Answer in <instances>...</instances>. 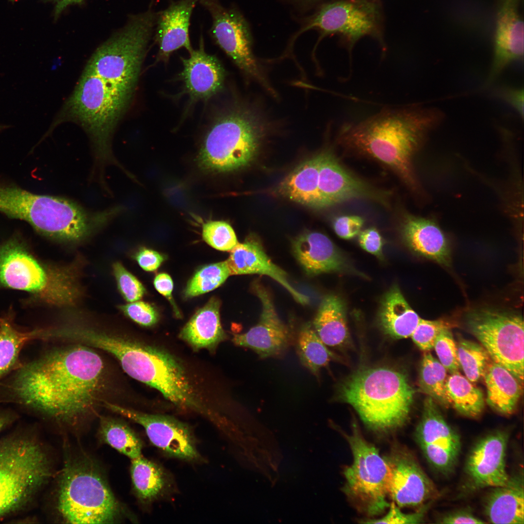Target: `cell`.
<instances>
[{
    "label": "cell",
    "instance_id": "6da1fadb",
    "mask_svg": "<svg viewBox=\"0 0 524 524\" xmlns=\"http://www.w3.org/2000/svg\"><path fill=\"white\" fill-rule=\"evenodd\" d=\"M90 347L74 344L21 365L5 384L2 401L73 425L96 410L105 375Z\"/></svg>",
    "mask_w": 524,
    "mask_h": 524
},
{
    "label": "cell",
    "instance_id": "7a4b0ae2",
    "mask_svg": "<svg viewBox=\"0 0 524 524\" xmlns=\"http://www.w3.org/2000/svg\"><path fill=\"white\" fill-rule=\"evenodd\" d=\"M444 117L442 110L434 107L386 109L345 126L341 140L390 167L408 185L414 186L412 156L426 134L441 124Z\"/></svg>",
    "mask_w": 524,
    "mask_h": 524
},
{
    "label": "cell",
    "instance_id": "3957f363",
    "mask_svg": "<svg viewBox=\"0 0 524 524\" xmlns=\"http://www.w3.org/2000/svg\"><path fill=\"white\" fill-rule=\"evenodd\" d=\"M133 95L101 78L85 67L75 89L51 123L45 136L65 122L80 125L90 141L94 159L90 179L101 188L107 185L105 170L115 165L130 176L115 157L112 139L118 122Z\"/></svg>",
    "mask_w": 524,
    "mask_h": 524
},
{
    "label": "cell",
    "instance_id": "277c9868",
    "mask_svg": "<svg viewBox=\"0 0 524 524\" xmlns=\"http://www.w3.org/2000/svg\"><path fill=\"white\" fill-rule=\"evenodd\" d=\"M415 391L407 376L387 367L360 370L341 386L340 396L363 422L377 431H388L408 421Z\"/></svg>",
    "mask_w": 524,
    "mask_h": 524
},
{
    "label": "cell",
    "instance_id": "5b68a950",
    "mask_svg": "<svg viewBox=\"0 0 524 524\" xmlns=\"http://www.w3.org/2000/svg\"><path fill=\"white\" fill-rule=\"evenodd\" d=\"M123 508L103 475L89 458H68L58 476L54 509L67 524H108L119 520Z\"/></svg>",
    "mask_w": 524,
    "mask_h": 524
},
{
    "label": "cell",
    "instance_id": "8992f818",
    "mask_svg": "<svg viewBox=\"0 0 524 524\" xmlns=\"http://www.w3.org/2000/svg\"><path fill=\"white\" fill-rule=\"evenodd\" d=\"M52 469L42 443L30 433L0 439V520L27 508L49 481Z\"/></svg>",
    "mask_w": 524,
    "mask_h": 524
},
{
    "label": "cell",
    "instance_id": "52a82bcc",
    "mask_svg": "<svg viewBox=\"0 0 524 524\" xmlns=\"http://www.w3.org/2000/svg\"><path fill=\"white\" fill-rule=\"evenodd\" d=\"M267 124L249 105L229 111L217 118L208 131L199 154L200 165L216 173L247 165L257 154Z\"/></svg>",
    "mask_w": 524,
    "mask_h": 524
},
{
    "label": "cell",
    "instance_id": "ba28073f",
    "mask_svg": "<svg viewBox=\"0 0 524 524\" xmlns=\"http://www.w3.org/2000/svg\"><path fill=\"white\" fill-rule=\"evenodd\" d=\"M157 12L152 7L131 16L127 24L94 51L85 67L134 94L141 66L154 34Z\"/></svg>",
    "mask_w": 524,
    "mask_h": 524
},
{
    "label": "cell",
    "instance_id": "9c48e42d",
    "mask_svg": "<svg viewBox=\"0 0 524 524\" xmlns=\"http://www.w3.org/2000/svg\"><path fill=\"white\" fill-rule=\"evenodd\" d=\"M72 276L40 263L19 237L0 243V287L29 292L50 304H70L78 294Z\"/></svg>",
    "mask_w": 524,
    "mask_h": 524
},
{
    "label": "cell",
    "instance_id": "30bf717a",
    "mask_svg": "<svg viewBox=\"0 0 524 524\" xmlns=\"http://www.w3.org/2000/svg\"><path fill=\"white\" fill-rule=\"evenodd\" d=\"M353 456L344 475V491L358 509L369 516L382 514L388 508L390 470L384 457L361 435L354 425L346 435Z\"/></svg>",
    "mask_w": 524,
    "mask_h": 524
},
{
    "label": "cell",
    "instance_id": "8fae6325",
    "mask_svg": "<svg viewBox=\"0 0 524 524\" xmlns=\"http://www.w3.org/2000/svg\"><path fill=\"white\" fill-rule=\"evenodd\" d=\"M466 326L491 360L508 370L523 385L524 325L523 317L489 308L470 311Z\"/></svg>",
    "mask_w": 524,
    "mask_h": 524
},
{
    "label": "cell",
    "instance_id": "7c38bea8",
    "mask_svg": "<svg viewBox=\"0 0 524 524\" xmlns=\"http://www.w3.org/2000/svg\"><path fill=\"white\" fill-rule=\"evenodd\" d=\"M379 29V11L372 0H340L321 5L304 19L292 39L294 40L305 32L315 30L322 37L341 35L351 49L365 36L376 37L383 44Z\"/></svg>",
    "mask_w": 524,
    "mask_h": 524
},
{
    "label": "cell",
    "instance_id": "4fadbf2b",
    "mask_svg": "<svg viewBox=\"0 0 524 524\" xmlns=\"http://www.w3.org/2000/svg\"><path fill=\"white\" fill-rule=\"evenodd\" d=\"M199 3L211 16L210 33L215 43L246 76L271 90L254 57L250 28L242 13L219 0H199Z\"/></svg>",
    "mask_w": 524,
    "mask_h": 524
},
{
    "label": "cell",
    "instance_id": "5bb4252c",
    "mask_svg": "<svg viewBox=\"0 0 524 524\" xmlns=\"http://www.w3.org/2000/svg\"><path fill=\"white\" fill-rule=\"evenodd\" d=\"M415 436L425 458L434 469L444 475L454 471L461 451L460 438L429 396L424 401Z\"/></svg>",
    "mask_w": 524,
    "mask_h": 524
},
{
    "label": "cell",
    "instance_id": "9a60e30c",
    "mask_svg": "<svg viewBox=\"0 0 524 524\" xmlns=\"http://www.w3.org/2000/svg\"><path fill=\"white\" fill-rule=\"evenodd\" d=\"M103 404L143 426L150 442L167 455L189 461L200 459L194 434L187 424L168 416L143 413L107 401Z\"/></svg>",
    "mask_w": 524,
    "mask_h": 524
},
{
    "label": "cell",
    "instance_id": "2e32d148",
    "mask_svg": "<svg viewBox=\"0 0 524 524\" xmlns=\"http://www.w3.org/2000/svg\"><path fill=\"white\" fill-rule=\"evenodd\" d=\"M385 458L390 470L389 497L398 507L420 508L437 496L434 484L410 451L396 446Z\"/></svg>",
    "mask_w": 524,
    "mask_h": 524
},
{
    "label": "cell",
    "instance_id": "e0dca14e",
    "mask_svg": "<svg viewBox=\"0 0 524 524\" xmlns=\"http://www.w3.org/2000/svg\"><path fill=\"white\" fill-rule=\"evenodd\" d=\"M508 434L496 431L480 439L471 449L465 472L467 490L478 491L506 484L510 476L506 468Z\"/></svg>",
    "mask_w": 524,
    "mask_h": 524
},
{
    "label": "cell",
    "instance_id": "ac0fdd59",
    "mask_svg": "<svg viewBox=\"0 0 524 524\" xmlns=\"http://www.w3.org/2000/svg\"><path fill=\"white\" fill-rule=\"evenodd\" d=\"M253 288L262 303L259 321L246 332L234 334L232 342L252 349L261 359L279 356L289 345V329L279 318L267 289L257 281L253 283Z\"/></svg>",
    "mask_w": 524,
    "mask_h": 524
},
{
    "label": "cell",
    "instance_id": "d6986e66",
    "mask_svg": "<svg viewBox=\"0 0 524 524\" xmlns=\"http://www.w3.org/2000/svg\"><path fill=\"white\" fill-rule=\"evenodd\" d=\"M521 0H498L493 57L484 88L490 86L511 63L523 61L524 22Z\"/></svg>",
    "mask_w": 524,
    "mask_h": 524
},
{
    "label": "cell",
    "instance_id": "ffe728a7",
    "mask_svg": "<svg viewBox=\"0 0 524 524\" xmlns=\"http://www.w3.org/2000/svg\"><path fill=\"white\" fill-rule=\"evenodd\" d=\"M321 153L318 189L326 208L358 198L387 202V194L374 189L350 174L329 152Z\"/></svg>",
    "mask_w": 524,
    "mask_h": 524
},
{
    "label": "cell",
    "instance_id": "44dd1931",
    "mask_svg": "<svg viewBox=\"0 0 524 524\" xmlns=\"http://www.w3.org/2000/svg\"><path fill=\"white\" fill-rule=\"evenodd\" d=\"M230 275L258 274L270 277L280 284L294 299L302 304L309 302V297L296 289L289 282L287 274L274 264L266 254L259 238L250 234L242 243L230 251L225 261Z\"/></svg>",
    "mask_w": 524,
    "mask_h": 524
},
{
    "label": "cell",
    "instance_id": "7402d4cb",
    "mask_svg": "<svg viewBox=\"0 0 524 524\" xmlns=\"http://www.w3.org/2000/svg\"><path fill=\"white\" fill-rule=\"evenodd\" d=\"M199 0H177L157 12L154 37L158 46L157 60L166 61L180 48L193 50L189 37L191 16Z\"/></svg>",
    "mask_w": 524,
    "mask_h": 524
},
{
    "label": "cell",
    "instance_id": "603a6c76",
    "mask_svg": "<svg viewBox=\"0 0 524 524\" xmlns=\"http://www.w3.org/2000/svg\"><path fill=\"white\" fill-rule=\"evenodd\" d=\"M181 59L183 70L180 77L190 97L207 99L221 90L225 70L216 57L205 51L202 35L198 48L193 49L188 57Z\"/></svg>",
    "mask_w": 524,
    "mask_h": 524
},
{
    "label": "cell",
    "instance_id": "cb8c5ba5",
    "mask_svg": "<svg viewBox=\"0 0 524 524\" xmlns=\"http://www.w3.org/2000/svg\"><path fill=\"white\" fill-rule=\"evenodd\" d=\"M295 258L307 274L311 276L347 269L346 261L326 235L318 232L307 231L293 241Z\"/></svg>",
    "mask_w": 524,
    "mask_h": 524
},
{
    "label": "cell",
    "instance_id": "d4e9b609",
    "mask_svg": "<svg viewBox=\"0 0 524 524\" xmlns=\"http://www.w3.org/2000/svg\"><path fill=\"white\" fill-rule=\"evenodd\" d=\"M402 233L407 246L415 253L439 264L449 265V245L436 223L426 218L408 215L402 225Z\"/></svg>",
    "mask_w": 524,
    "mask_h": 524
},
{
    "label": "cell",
    "instance_id": "484cf974",
    "mask_svg": "<svg viewBox=\"0 0 524 524\" xmlns=\"http://www.w3.org/2000/svg\"><path fill=\"white\" fill-rule=\"evenodd\" d=\"M486 516L491 523H524L523 474L510 476L508 483L493 488L485 504Z\"/></svg>",
    "mask_w": 524,
    "mask_h": 524
},
{
    "label": "cell",
    "instance_id": "4316f807",
    "mask_svg": "<svg viewBox=\"0 0 524 524\" xmlns=\"http://www.w3.org/2000/svg\"><path fill=\"white\" fill-rule=\"evenodd\" d=\"M220 301L212 297L183 327L180 337L193 348L213 349L227 338L220 322Z\"/></svg>",
    "mask_w": 524,
    "mask_h": 524
},
{
    "label": "cell",
    "instance_id": "83f0119b",
    "mask_svg": "<svg viewBox=\"0 0 524 524\" xmlns=\"http://www.w3.org/2000/svg\"><path fill=\"white\" fill-rule=\"evenodd\" d=\"M321 153L301 163L280 182L278 188L281 195L314 209L325 206L318 189V174Z\"/></svg>",
    "mask_w": 524,
    "mask_h": 524
},
{
    "label": "cell",
    "instance_id": "f1b7e54d",
    "mask_svg": "<svg viewBox=\"0 0 524 524\" xmlns=\"http://www.w3.org/2000/svg\"><path fill=\"white\" fill-rule=\"evenodd\" d=\"M421 318L409 305L397 285L385 295L378 314L384 332L395 339L410 337Z\"/></svg>",
    "mask_w": 524,
    "mask_h": 524
},
{
    "label": "cell",
    "instance_id": "f546056e",
    "mask_svg": "<svg viewBox=\"0 0 524 524\" xmlns=\"http://www.w3.org/2000/svg\"><path fill=\"white\" fill-rule=\"evenodd\" d=\"M130 473L133 492L144 505H150L172 489V481L167 471L142 455L131 459Z\"/></svg>",
    "mask_w": 524,
    "mask_h": 524
},
{
    "label": "cell",
    "instance_id": "4dcf8cb0",
    "mask_svg": "<svg viewBox=\"0 0 524 524\" xmlns=\"http://www.w3.org/2000/svg\"><path fill=\"white\" fill-rule=\"evenodd\" d=\"M483 378L488 404L501 414H512L521 395L523 385L508 370L492 360Z\"/></svg>",
    "mask_w": 524,
    "mask_h": 524
},
{
    "label": "cell",
    "instance_id": "1f68e13d",
    "mask_svg": "<svg viewBox=\"0 0 524 524\" xmlns=\"http://www.w3.org/2000/svg\"><path fill=\"white\" fill-rule=\"evenodd\" d=\"M312 325L327 346L342 347L350 342L345 304L337 295H329L323 299Z\"/></svg>",
    "mask_w": 524,
    "mask_h": 524
},
{
    "label": "cell",
    "instance_id": "d6a6232c",
    "mask_svg": "<svg viewBox=\"0 0 524 524\" xmlns=\"http://www.w3.org/2000/svg\"><path fill=\"white\" fill-rule=\"evenodd\" d=\"M37 339L41 340L40 329L21 331L8 319L0 320V379L21 365L19 357L22 348Z\"/></svg>",
    "mask_w": 524,
    "mask_h": 524
},
{
    "label": "cell",
    "instance_id": "836d02e7",
    "mask_svg": "<svg viewBox=\"0 0 524 524\" xmlns=\"http://www.w3.org/2000/svg\"><path fill=\"white\" fill-rule=\"evenodd\" d=\"M296 350L301 364L317 377L321 368L339 359L322 341L310 322L304 324L299 330Z\"/></svg>",
    "mask_w": 524,
    "mask_h": 524
},
{
    "label": "cell",
    "instance_id": "e575fe53",
    "mask_svg": "<svg viewBox=\"0 0 524 524\" xmlns=\"http://www.w3.org/2000/svg\"><path fill=\"white\" fill-rule=\"evenodd\" d=\"M446 388L451 405L459 414L472 418L481 415L485 406L482 391L459 372L448 376Z\"/></svg>",
    "mask_w": 524,
    "mask_h": 524
},
{
    "label": "cell",
    "instance_id": "d590c367",
    "mask_svg": "<svg viewBox=\"0 0 524 524\" xmlns=\"http://www.w3.org/2000/svg\"><path fill=\"white\" fill-rule=\"evenodd\" d=\"M98 435L102 442L131 459L142 455L141 440L127 425L119 420L101 416Z\"/></svg>",
    "mask_w": 524,
    "mask_h": 524
},
{
    "label": "cell",
    "instance_id": "8d00e7d4",
    "mask_svg": "<svg viewBox=\"0 0 524 524\" xmlns=\"http://www.w3.org/2000/svg\"><path fill=\"white\" fill-rule=\"evenodd\" d=\"M447 371L437 359L425 353L421 360L418 378L420 390L437 404L448 408L451 403L447 393Z\"/></svg>",
    "mask_w": 524,
    "mask_h": 524
},
{
    "label": "cell",
    "instance_id": "74e56055",
    "mask_svg": "<svg viewBox=\"0 0 524 524\" xmlns=\"http://www.w3.org/2000/svg\"><path fill=\"white\" fill-rule=\"evenodd\" d=\"M457 347L460 367L466 377L473 383L483 378L491 360L485 349L477 343L463 338L459 339Z\"/></svg>",
    "mask_w": 524,
    "mask_h": 524
},
{
    "label": "cell",
    "instance_id": "f35d334b",
    "mask_svg": "<svg viewBox=\"0 0 524 524\" xmlns=\"http://www.w3.org/2000/svg\"><path fill=\"white\" fill-rule=\"evenodd\" d=\"M229 276L225 261L205 265L190 279L184 295L186 298H190L210 292L222 284Z\"/></svg>",
    "mask_w": 524,
    "mask_h": 524
},
{
    "label": "cell",
    "instance_id": "ab89813d",
    "mask_svg": "<svg viewBox=\"0 0 524 524\" xmlns=\"http://www.w3.org/2000/svg\"><path fill=\"white\" fill-rule=\"evenodd\" d=\"M203 240L213 248L230 251L239 243L233 228L222 221H211L203 224Z\"/></svg>",
    "mask_w": 524,
    "mask_h": 524
},
{
    "label": "cell",
    "instance_id": "60d3db41",
    "mask_svg": "<svg viewBox=\"0 0 524 524\" xmlns=\"http://www.w3.org/2000/svg\"><path fill=\"white\" fill-rule=\"evenodd\" d=\"M451 327L449 322L442 319L428 320L421 318L410 337L421 350L428 351L433 348L441 332Z\"/></svg>",
    "mask_w": 524,
    "mask_h": 524
},
{
    "label": "cell",
    "instance_id": "b9f144b4",
    "mask_svg": "<svg viewBox=\"0 0 524 524\" xmlns=\"http://www.w3.org/2000/svg\"><path fill=\"white\" fill-rule=\"evenodd\" d=\"M433 348L439 361L450 374L459 372L457 347L450 328L442 331L437 338Z\"/></svg>",
    "mask_w": 524,
    "mask_h": 524
},
{
    "label": "cell",
    "instance_id": "7bdbcfd3",
    "mask_svg": "<svg viewBox=\"0 0 524 524\" xmlns=\"http://www.w3.org/2000/svg\"><path fill=\"white\" fill-rule=\"evenodd\" d=\"M113 269L118 289L126 301L134 302L144 296L146 293L144 286L122 264L114 263Z\"/></svg>",
    "mask_w": 524,
    "mask_h": 524
},
{
    "label": "cell",
    "instance_id": "ee69618b",
    "mask_svg": "<svg viewBox=\"0 0 524 524\" xmlns=\"http://www.w3.org/2000/svg\"><path fill=\"white\" fill-rule=\"evenodd\" d=\"M431 502L420 507L415 512L406 513L394 502L390 503L388 512L382 517L369 519L363 523L366 524H419L424 520L425 513Z\"/></svg>",
    "mask_w": 524,
    "mask_h": 524
},
{
    "label": "cell",
    "instance_id": "f6af8a7d",
    "mask_svg": "<svg viewBox=\"0 0 524 524\" xmlns=\"http://www.w3.org/2000/svg\"><path fill=\"white\" fill-rule=\"evenodd\" d=\"M120 310L136 323L145 327L152 326L158 321L156 310L148 303L136 301L120 306Z\"/></svg>",
    "mask_w": 524,
    "mask_h": 524
},
{
    "label": "cell",
    "instance_id": "bcb514c9",
    "mask_svg": "<svg viewBox=\"0 0 524 524\" xmlns=\"http://www.w3.org/2000/svg\"><path fill=\"white\" fill-rule=\"evenodd\" d=\"M363 223V219L358 215H344L335 219L333 227L339 237L348 240L359 234Z\"/></svg>",
    "mask_w": 524,
    "mask_h": 524
},
{
    "label": "cell",
    "instance_id": "7dc6e473",
    "mask_svg": "<svg viewBox=\"0 0 524 524\" xmlns=\"http://www.w3.org/2000/svg\"><path fill=\"white\" fill-rule=\"evenodd\" d=\"M493 95L511 106L524 119V89L508 86L500 87Z\"/></svg>",
    "mask_w": 524,
    "mask_h": 524
},
{
    "label": "cell",
    "instance_id": "c3c4849f",
    "mask_svg": "<svg viewBox=\"0 0 524 524\" xmlns=\"http://www.w3.org/2000/svg\"><path fill=\"white\" fill-rule=\"evenodd\" d=\"M359 243L362 249L378 257H382L383 240L378 230L371 228L360 231Z\"/></svg>",
    "mask_w": 524,
    "mask_h": 524
},
{
    "label": "cell",
    "instance_id": "681fc988",
    "mask_svg": "<svg viewBox=\"0 0 524 524\" xmlns=\"http://www.w3.org/2000/svg\"><path fill=\"white\" fill-rule=\"evenodd\" d=\"M136 260L140 266L146 271L157 269L164 261V256L152 249L143 248L136 254Z\"/></svg>",
    "mask_w": 524,
    "mask_h": 524
},
{
    "label": "cell",
    "instance_id": "f907efd6",
    "mask_svg": "<svg viewBox=\"0 0 524 524\" xmlns=\"http://www.w3.org/2000/svg\"><path fill=\"white\" fill-rule=\"evenodd\" d=\"M439 523L454 524H484L486 522L477 517L470 511L461 509L447 513L442 516Z\"/></svg>",
    "mask_w": 524,
    "mask_h": 524
},
{
    "label": "cell",
    "instance_id": "816d5d0a",
    "mask_svg": "<svg viewBox=\"0 0 524 524\" xmlns=\"http://www.w3.org/2000/svg\"><path fill=\"white\" fill-rule=\"evenodd\" d=\"M154 285L157 291L172 303L175 312L178 316L180 315L176 310V306L173 301L172 292L173 288V282L171 278L166 273H160L156 276L154 280Z\"/></svg>",
    "mask_w": 524,
    "mask_h": 524
},
{
    "label": "cell",
    "instance_id": "f5cc1de1",
    "mask_svg": "<svg viewBox=\"0 0 524 524\" xmlns=\"http://www.w3.org/2000/svg\"><path fill=\"white\" fill-rule=\"evenodd\" d=\"M54 4V16L57 19L63 11L68 6L81 3L84 0H47Z\"/></svg>",
    "mask_w": 524,
    "mask_h": 524
},
{
    "label": "cell",
    "instance_id": "db71d44e",
    "mask_svg": "<svg viewBox=\"0 0 524 524\" xmlns=\"http://www.w3.org/2000/svg\"><path fill=\"white\" fill-rule=\"evenodd\" d=\"M16 416L11 411H0V432L15 420Z\"/></svg>",
    "mask_w": 524,
    "mask_h": 524
},
{
    "label": "cell",
    "instance_id": "11a10c76",
    "mask_svg": "<svg viewBox=\"0 0 524 524\" xmlns=\"http://www.w3.org/2000/svg\"><path fill=\"white\" fill-rule=\"evenodd\" d=\"M295 2L299 3L304 5H310L312 4L315 2L319 1V0H293Z\"/></svg>",
    "mask_w": 524,
    "mask_h": 524
},
{
    "label": "cell",
    "instance_id": "9f6ffc18",
    "mask_svg": "<svg viewBox=\"0 0 524 524\" xmlns=\"http://www.w3.org/2000/svg\"><path fill=\"white\" fill-rule=\"evenodd\" d=\"M9 127V125L0 124V132L7 130Z\"/></svg>",
    "mask_w": 524,
    "mask_h": 524
},
{
    "label": "cell",
    "instance_id": "6f0895ef",
    "mask_svg": "<svg viewBox=\"0 0 524 524\" xmlns=\"http://www.w3.org/2000/svg\"><path fill=\"white\" fill-rule=\"evenodd\" d=\"M11 0V1H15L16 0Z\"/></svg>",
    "mask_w": 524,
    "mask_h": 524
}]
</instances>
